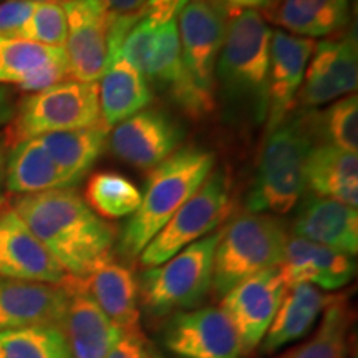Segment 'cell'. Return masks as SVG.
I'll return each mask as SVG.
<instances>
[{
  "instance_id": "44dd1931",
  "label": "cell",
  "mask_w": 358,
  "mask_h": 358,
  "mask_svg": "<svg viewBox=\"0 0 358 358\" xmlns=\"http://www.w3.org/2000/svg\"><path fill=\"white\" fill-rule=\"evenodd\" d=\"M145 78L148 83L166 90L174 101L186 113L201 118L216 110V100H211L199 92L182 64L181 43H179L176 20L159 27L156 47L148 66Z\"/></svg>"
},
{
  "instance_id": "7a4b0ae2",
  "label": "cell",
  "mask_w": 358,
  "mask_h": 358,
  "mask_svg": "<svg viewBox=\"0 0 358 358\" xmlns=\"http://www.w3.org/2000/svg\"><path fill=\"white\" fill-rule=\"evenodd\" d=\"M214 164L216 156L211 151L186 146L151 169L141 203L120 236L118 252L122 257L129 261L140 257L150 241L208 179Z\"/></svg>"
},
{
  "instance_id": "ee69618b",
  "label": "cell",
  "mask_w": 358,
  "mask_h": 358,
  "mask_svg": "<svg viewBox=\"0 0 358 358\" xmlns=\"http://www.w3.org/2000/svg\"><path fill=\"white\" fill-rule=\"evenodd\" d=\"M153 358H164L163 355H161V353H158L156 350H153Z\"/></svg>"
},
{
  "instance_id": "7c38bea8",
  "label": "cell",
  "mask_w": 358,
  "mask_h": 358,
  "mask_svg": "<svg viewBox=\"0 0 358 358\" xmlns=\"http://www.w3.org/2000/svg\"><path fill=\"white\" fill-rule=\"evenodd\" d=\"M285 289L279 267H272L239 282L222 295L221 310L234 327L243 353L261 345Z\"/></svg>"
},
{
  "instance_id": "4dcf8cb0",
  "label": "cell",
  "mask_w": 358,
  "mask_h": 358,
  "mask_svg": "<svg viewBox=\"0 0 358 358\" xmlns=\"http://www.w3.org/2000/svg\"><path fill=\"white\" fill-rule=\"evenodd\" d=\"M83 201L98 217L113 221L133 216L141 203V191L123 174L98 171L88 178Z\"/></svg>"
},
{
  "instance_id": "9a60e30c",
  "label": "cell",
  "mask_w": 358,
  "mask_h": 358,
  "mask_svg": "<svg viewBox=\"0 0 358 358\" xmlns=\"http://www.w3.org/2000/svg\"><path fill=\"white\" fill-rule=\"evenodd\" d=\"M69 294H85L122 332H140V287L133 268L111 259L85 279L66 277Z\"/></svg>"
},
{
  "instance_id": "d6986e66",
  "label": "cell",
  "mask_w": 358,
  "mask_h": 358,
  "mask_svg": "<svg viewBox=\"0 0 358 358\" xmlns=\"http://www.w3.org/2000/svg\"><path fill=\"white\" fill-rule=\"evenodd\" d=\"M357 266L352 256L302 237H289L279 272L285 287L310 284L320 290L345 287L355 275Z\"/></svg>"
},
{
  "instance_id": "bcb514c9",
  "label": "cell",
  "mask_w": 358,
  "mask_h": 358,
  "mask_svg": "<svg viewBox=\"0 0 358 358\" xmlns=\"http://www.w3.org/2000/svg\"><path fill=\"white\" fill-rule=\"evenodd\" d=\"M0 2H2V0H0Z\"/></svg>"
},
{
  "instance_id": "836d02e7",
  "label": "cell",
  "mask_w": 358,
  "mask_h": 358,
  "mask_svg": "<svg viewBox=\"0 0 358 358\" xmlns=\"http://www.w3.org/2000/svg\"><path fill=\"white\" fill-rule=\"evenodd\" d=\"M66 15L62 3L35 2V8L25 25L17 34V38L30 40L48 47L65 48L66 43Z\"/></svg>"
},
{
  "instance_id": "cb8c5ba5",
  "label": "cell",
  "mask_w": 358,
  "mask_h": 358,
  "mask_svg": "<svg viewBox=\"0 0 358 358\" xmlns=\"http://www.w3.org/2000/svg\"><path fill=\"white\" fill-rule=\"evenodd\" d=\"M267 19L284 32L317 38L332 35L350 24V0H271Z\"/></svg>"
},
{
  "instance_id": "6da1fadb",
  "label": "cell",
  "mask_w": 358,
  "mask_h": 358,
  "mask_svg": "<svg viewBox=\"0 0 358 358\" xmlns=\"http://www.w3.org/2000/svg\"><path fill=\"white\" fill-rule=\"evenodd\" d=\"M12 209L71 279H85L113 259L115 227L73 187L19 196Z\"/></svg>"
},
{
  "instance_id": "52a82bcc",
  "label": "cell",
  "mask_w": 358,
  "mask_h": 358,
  "mask_svg": "<svg viewBox=\"0 0 358 358\" xmlns=\"http://www.w3.org/2000/svg\"><path fill=\"white\" fill-rule=\"evenodd\" d=\"M101 123L98 85L64 80L37 93H29L15 105L3 136L8 146L42 134L90 128Z\"/></svg>"
},
{
  "instance_id": "f6af8a7d",
  "label": "cell",
  "mask_w": 358,
  "mask_h": 358,
  "mask_svg": "<svg viewBox=\"0 0 358 358\" xmlns=\"http://www.w3.org/2000/svg\"><path fill=\"white\" fill-rule=\"evenodd\" d=\"M353 358H357V357H353Z\"/></svg>"
},
{
  "instance_id": "603a6c76",
  "label": "cell",
  "mask_w": 358,
  "mask_h": 358,
  "mask_svg": "<svg viewBox=\"0 0 358 358\" xmlns=\"http://www.w3.org/2000/svg\"><path fill=\"white\" fill-rule=\"evenodd\" d=\"M334 295L324 294L310 284L285 289L280 306L261 342V352L271 355L287 343L306 337Z\"/></svg>"
},
{
  "instance_id": "f1b7e54d",
  "label": "cell",
  "mask_w": 358,
  "mask_h": 358,
  "mask_svg": "<svg viewBox=\"0 0 358 358\" xmlns=\"http://www.w3.org/2000/svg\"><path fill=\"white\" fill-rule=\"evenodd\" d=\"M108 140V128L103 123L90 128L69 129L38 136L50 158L60 171L77 186L96 163Z\"/></svg>"
},
{
  "instance_id": "60d3db41",
  "label": "cell",
  "mask_w": 358,
  "mask_h": 358,
  "mask_svg": "<svg viewBox=\"0 0 358 358\" xmlns=\"http://www.w3.org/2000/svg\"><path fill=\"white\" fill-rule=\"evenodd\" d=\"M110 10L116 13H136L146 0H105Z\"/></svg>"
},
{
  "instance_id": "f35d334b",
  "label": "cell",
  "mask_w": 358,
  "mask_h": 358,
  "mask_svg": "<svg viewBox=\"0 0 358 358\" xmlns=\"http://www.w3.org/2000/svg\"><path fill=\"white\" fill-rule=\"evenodd\" d=\"M13 113H15V101L12 92L6 85H0V127L10 123Z\"/></svg>"
},
{
  "instance_id": "b9f144b4",
  "label": "cell",
  "mask_w": 358,
  "mask_h": 358,
  "mask_svg": "<svg viewBox=\"0 0 358 358\" xmlns=\"http://www.w3.org/2000/svg\"><path fill=\"white\" fill-rule=\"evenodd\" d=\"M217 2L229 8H249V10H252V8H266L271 0H217Z\"/></svg>"
},
{
  "instance_id": "8d00e7d4",
  "label": "cell",
  "mask_w": 358,
  "mask_h": 358,
  "mask_svg": "<svg viewBox=\"0 0 358 358\" xmlns=\"http://www.w3.org/2000/svg\"><path fill=\"white\" fill-rule=\"evenodd\" d=\"M106 358H153V347L141 332H122L110 348Z\"/></svg>"
},
{
  "instance_id": "5b68a950",
  "label": "cell",
  "mask_w": 358,
  "mask_h": 358,
  "mask_svg": "<svg viewBox=\"0 0 358 358\" xmlns=\"http://www.w3.org/2000/svg\"><path fill=\"white\" fill-rule=\"evenodd\" d=\"M287 241L285 222L272 214L248 213L234 219L221 231L214 252V297H222L259 272L279 267Z\"/></svg>"
},
{
  "instance_id": "e0dca14e",
  "label": "cell",
  "mask_w": 358,
  "mask_h": 358,
  "mask_svg": "<svg viewBox=\"0 0 358 358\" xmlns=\"http://www.w3.org/2000/svg\"><path fill=\"white\" fill-rule=\"evenodd\" d=\"M315 45L312 38L295 37L284 30L272 32L267 75V133L284 123L294 110Z\"/></svg>"
},
{
  "instance_id": "7402d4cb",
  "label": "cell",
  "mask_w": 358,
  "mask_h": 358,
  "mask_svg": "<svg viewBox=\"0 0 358 358\" xmlns=\"http://www.w3.org/2000/svg\"><path fill=\"white\" fill-rule=\"evenodd\" d=\"M292 232L295 237L355 256L358 252L357 208L315 194L307 196L295 214Z\"/></svg>"
},
{
  "instance_id": "1f68e13d",
  "label": "cell",
  "mask_w": 358,
  "mask_h": 358,
  "mask_svg": "<svg viewBox=\"0 0 358 358\" xmlns=\"http://www.w3.org/2000/svg\"><path fill=\"white\" fill-rule=\"evenodd\" d=\"M0 358H71L62 325H32L0 332Z\"/></svg>"
},
{
  "instance_id": "484cf974",
  "label": "cell",
  "mask_w": 358,
  "mask_h": 358,
  "mask_svg": "<svg viewBox=\"0 0 358 358\" xmlns=\"http://www.w3.org/2000/svg\"><path fill=\"white\" fill-rule=\"evenodd\" d=\"M62 322L71 358H106L120 330L88 295L69 294Z\"/></svg>"
},
{
  "instance_id": "ab89813d",
  "label": "cell",
  "mask_w": 358,
  "mask_h": 358,
  "mask_svg": "<svg viewBox=\"0 0 358 358\" xmlns=\"http://www.w3.org/2000/svg\"><path fill=\"white\" fill-rule=\"evenodd\" d=\"M7 155L8 145L6 136L0 134V211H2V206L6 203L7 196Z\"/></svg>"
},
{
  "instance_id": "4316f807",
  "label": "cell",
  "mask_w": 358,
  "mask_h": 358,
  "mask_svg": "<svg viewBox=\"0 0 358 358\" xmlns=\"http://www.w3.org/2000/svg\"><path fill=\"white\" fill-rule=\"evenodd\" d=\"M98 100L103 127L113 128L146 108L151 101L150 83L131 64L118 57L101 75Z\"/></svg>"
},
{
  "instance_id": "4fadbf2b",
  "label": "cell",
  "mask_w": 358,
  "mask_h": 358,
  "mask_svg": "<svg viewBox=\"0 0 358 358\" xmlns=\"http://www.w3.org/2000/svg\"><path fill=\"white\" fill-rule=\"evenodd\" d=\"M181 140V128L171 116L145 108L116 124L106 143L115 158L146 171L178 151Z\"/></svg>"
},
{
  "instance_id": "83f0119b",
  "label": "cell",
  "mask_w": 358,
  "mask_h": 358,
  "mask_svg": "<svg viewBox=\"0 0 358 358\" xmlns=\"http://www.w3.org/2000/svg\"><path fill=\"white\" fill-rule=\"evenodd\" d=\"M66 187H73V182L60 171L38 138L22 140L10 146L7 155V192L25 196Z\"/></svg>"
},
{
  "instance_id": "3957f363",
  "label": "cell",
  "mask_w": 358,
  "mask_h": 358,
  "mask_svg": "<svg viewBox=\"0 0 358 358\" xmlns=\"http://www.w3.org/2000/svg\"><path fill=\"white\" fill-rule=\"evenodd\" d=\"M272 29L261 13L236 8L227 13L226 35L216 64V85L232 108L262 122L267 111V75Z\"/></svg>"
},
{
  "instance_id": "8fae6325",
  "label": "cell",
  "mask_w": 358,
  "mask_h": 358,
  "mask_svg": "<svg viewBox=\"0 0 358 358\" xmlns=\"http://www.w3.org/2000/svg\"><path fill=\"white\" fill-rule=\"evenodd\" d=\"M161 342L181 358H241L239 338L221 308L178 312L163 327Z\"/></svg>"
},
{
  "instance_id": "ba28073f",
  "label": "cell",
  "mask_w": 358,
  "mask_h": 358,
  "mask_svg": "<svg viewBox=\"0 0 358 358\" xmlns=\"http://www.w3.org/2000/svg\"><path fill=\"white\" fill-rule=\"evenodd\" d=\"M232 201L229 179L222 171H214L186 201L164 227L140 254L143 267L150 268L166 262L179 250L203 239L231 216Z\"/></svg>"
},
{
  "instance_id": "d4e9b609",
  "label": "cell",
  "mask_w": 358,
  "mask_h": 358,
  "mask_svg": "<svg viewBox=\"0 0 358 358\" xmlns=\"http://www.w3.org/2000/svg\"><path fill=\"white\" fill-rule=\"evenodd\" d=\"M307 191L357 208L358 156L332 145L313 146L306 164Z\"/></svg>"
},
{
  "instance_id": "30bf717a",
  "label": "cell",
  "mask_w": 358,
  "mask_h": 358,
  "mask_svg": "<svg viewBox=\"0 0 358 358\" xmlns=\"http://www.w3.org/2000/svg\"><path fill=\"white\" fill-rule=\"evenodd\" d=\"M62 6L69 27L65 52L70 75L96 83L113 62L111 10L105 0H69Z\"/></svg>"
},
{
  "instance_id": "e575fe53",
  "label": "cell",
  "mask_w": 358,
  "mask_h": 358,
  "mask_svg": "<svg viewBox=\"0 0 358 358\" xmlns=\"http://www.w3.org/2000/svg\"><path fill=\"white\" fill-rule=\"evenodd\" d=\"M158 29L159 27H155L150 22L138 17V22L128 32L122 45V50H120V57L124 58L128 64H131L134 69L143 73V77L146 75L151 57H153Z\"/></svg>"
},
{
  "instance_id": "9c48e42d",
  "label": "cell",
  "mask_w": 358,
  "mask_h": 358,
  "mask_svg": "<svg viewBox=\"0 0 358 358\" xmlns=\"http://www.w3.org/2000/svg\"><path fill=\"white\" fill-rule=\"evenodd\" d=\"M227 10L217 0H186L179 12L182 64L196 87L216 100V64L226 35Z\"/></svg>"
},
{
  "instance_id": "d590c367",
  "label": "cell",
  "mask_w": 358,
  "mask_h": 358,
  "mask_svg": "<svg viewBox=\"0 0 358 358\" xmlns=\"http://www.w3.org/2000/svg\"><path fill=\"white\" fill-rule=\"evenodd\" d=\"M35 2L2 0L0 2V37H17L19 30L32 15Z\"/></svg>"
},
{
  "instance_id": "5bb4252c",
  "label": "cell",
  "mask_w": 358,
  "mask_h": 358,
  "mask_svg": "<svg viewBox=\"0 0 358 358\" xmlns=\"http://www.w3.org/2000/svg\"><path fill=\"white\" fill-rule=\"evenodd\" d=\"M358 83V50L355 34L324 40L315 45L307 64L299 98L307 108L327 105L352 95Z\"/></svg>"
},
{
  "instance_id": "d6a6232c",
  "label": "cell",
  "mask_w": 358,
  "mask_h": 358,
  "mask_svg": "<svg viewBox=\"0 0 358 358\" xmlns=\"http://www.w3.org/2000/svg\"><path fill=\"white\" fill-rule=\"evenodd\" d=\"M313 136L324 145L357 153L358 150V98L355 93L334 101L325 111L308 116Z\"/></svg>"
},
{
  "instance_id": "7bdbcfd3",
  "label": "cell",
  "mask_w": 358,
  "mask_h": 358,
  "mask_svg": "<svg viewBox=\"0 0 358 358\" xmlns=\"http://www.w3.org/2000/svg\"><path fill=\"white\" fill-rule=\"evenodd\" d=\"M30 2H53V3H64V2H69V0H30Z\"/></svg>"
},
{
  "instance_id": "f546056e",
  "label": "cell",
  "mask_w": 358,
  "mask_h": 358,
  "mask_svg": "<svg viewBox=\"0 0 358 358\" xmlns=\"http://www.w3.org/2000/svg\"><path fill=\"white\" fill-rule=\"evenodd\" d=\"M353 313L348 295H334L312 337L284 358H345L352 347Z\"/></svg>"
},
{
  "instance_id": "8992f818",
  "label": "cell",
  "mask_w": 358,
  "mask_h": 358,
  "mask_svg": "<svg viewBox=\"0 0 358 358\" xmlns=\"http://www.w3.org/2000/svg\"><path fill=\"white\" fill-rule=\"evenodd\" d=\"M221 232L203 237L176 256L146 268L138 280L140 307L150 319L192 310L211 290L214 252Z\"/></svg>"
},
{
  "instance_id": "ffe728a7",
  "label": "cell",
  "mask_w": 358,
  "mask_h": 358,
  "mask_svg": "<svg viewBox=\"0 0 358 358\" xmlns=\"http://www.w3.org/2000/svg\"><path fill=\"white\" fill-rule=\"evenodd\" d=\"M70 295L40 282L0 279V332L32 325H62Z\"/></svg>"
},
{
  "instance_id": "2e32d148",
  "label": "cell",
  "mask_w": 358,
  "mask_h": 358,
  "mask_svg": "<svg viewBox=\"0 0 358 358\" xmlns=\"http://www.w3.org/2000/svg\"><path fill=\"white\" fill-rule=\"evenodd\" d=\"M60 267L13 209L0 211V279L64 285Z\"/></svg>"
},
{
  "instance_id": "ac0fdd59",
  "label": "cell",
  "mask_w": 358,
  "mask_h": 358,
  "mask_svg": "<svg viewBox=\"0 0 358 358\" xmlns=\"http://www.w3.org/2000/svg\"><path fill=\"white\" fill-rule=\"evenodd\" d=\"M70 75L65 48L17 37H0V85L37 93Z\"/></svg>"
},
{
  "instance_id": "74e56055",
  "label": "cell",
  "mask_w": 358,
  "mask_h": 358,
  "mask_svg": "<svg viewBox=\"0 0 358 358\" xmlns=\"http://www.w3.org/2000/svg\"><path fill=\"white\" fill-rule=\"evenodd\" d=\"M186 0H146L145 6L138 10V17L150 22L155 27H163L168 22L176 20Z\"/></svg>"
},
{
  "instance_id": "277c9868",
  "label": "cell",
  "mask_w": 358,
  "mask_h": 358,
  "mask_svg": "<svg viewBox=\"0 0 358 358\" xmlns=\"http://www.w3.org/2000/svg\"><path fill=\"white\" fill-rule=\"evenodd\" d=\"M308 116H292L267 133L252 186L249 213L287 214L307 192L306 164L315 146Z\"/></svg>"
}]
</instances>
